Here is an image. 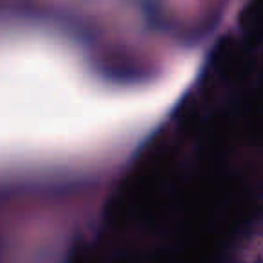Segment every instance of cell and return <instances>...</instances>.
<instances>
[{
  "mask_svg": "<svg viewBox=\"0 0 263 263\" xmlns=\"http://www.w3.org/2000/svg\"><path fill=\"white\" fill-rule=\"evenodd\" d=\"M245 60L226 54L204 98L175 121L119 198V245L215 249L247 211V148L252 134Z\"/></svg>",
  "mask_w": 263,
  "mask_h": 263,
  "instance_id": "obj_1",
  "label": "cell"
}]
</instances>
